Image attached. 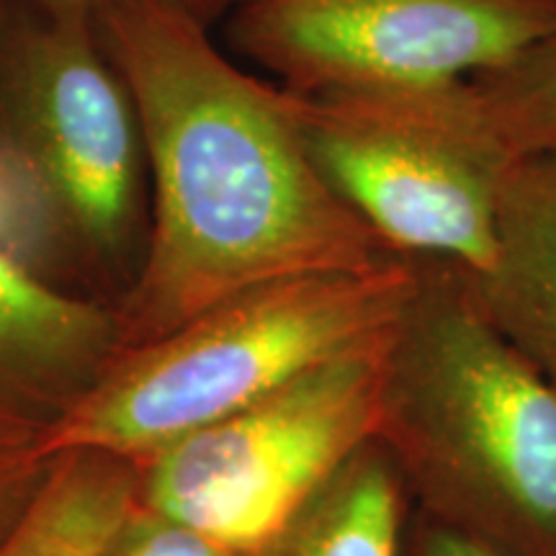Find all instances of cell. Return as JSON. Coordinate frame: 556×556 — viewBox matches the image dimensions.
<instances>
[{
  "label": "cell",
  "instance_id": "1",
  "mask_svg": "<svg viewBox=\"0 0 556 556\" xmlns=\"http://www.w3.org/2000/svg\"><path fill=\"white\" fill-rule=\"evenodd\" d=\"M96 21L150 173L148 242L114 304L122 351L242 291L405 258L317 168L287 90L227 60L208 26L163 0H96Z\"/></svg>",
  "mask_w": 556,
  "mask_h": 556
},
{
  "label": "cell",
  "instance_id": "2",
  "mask_svg": "<svg viewBox=\"0 0 556 556\" xmlns=\"http://www.w3.org/2000/svg\"><path fill=\"white\" fill-rule=\"evenodd\" d=\"M0 165V245L41 278L54 263L122 294L131 287L150 229L148 150L96 0H13Z\"/></svg>",
  "mask_w": 556,
  "mask_h": 556
},
{
  "label": "cell",
  "instance_id": "3",
  "mask_svg": "<svg viewBox=\"0 0 556 556\" xmlns=\"http://www.w3.org/2000/svg\"><path fill=\"white\" fill-rule=\"evenodd\" d=\"M415 287V261L394 258L242 291L170 336L124 348L39 451H101L139 467L299 374L384 340Z\"/></svg>",
  "mask_w": 556,
  "mask_h": 556
},
{
  "label": "cell",
  "instance_id": "4",
  "mask_svg": "<svg viewBox=\"0 0 556 556\" xmlns=\"http://www.w3.org/2000/svg\"><path fill=\"white\" fill-rule=\"evenodd\" d=\"M415 266L389 387L430 456L505 520L556 539V384L482 309L467 270Z\"/></svg>",
  "mask_w": 556,
  "mask_h": 556
},
{
  "label": "cell",
  "instance_id": "5",
  "mask_svg": "<svg viewBox=\"0 0 556 556\" xmlns=\"http://www.w3.org/2000/svg\"><path fill=\"white\" fill-rule=\"evenodd\" d=\"M392 332L139 464V503L232 554L266 544L384 422Z\"/></svg>",
  "mask_w": 556,
  "mask_h": 556
},
{
  "label": "cell",
  "instance_id": "6",
  "mask_svg": "<svg viewBox=\"0 0 556 556\" xmlns=\"http://www.w3.org/2000/svg\"><path fill=\"white\" fill-rule=\"evenodd\" d=\"M289 101L317 168L392 253L469 276L492 266L513 163L458 119L443 88Z\"/></svg>",
  "mask_w": 556,
  "mask_h": 556
},
{
  "label": "cell",
  "instance_id": "7",
  "mask_svg": "<svg viewBox=\"0 0 556 556\" xmlns=\"http://www.w3.org/2000/svg\"><path fill=\"white\" fill-rule=\"evenodd\" d=\"M227 24L289 93H409L505 65L556 29V0H245Z\"/></svg>",
  "mask_w": 556,
  "mask_h": 556
},
{
  "label": "cell",
  "instance_id": "8",
  "mask_svg": "<svg viewBox=\"0 0 556 556\" xmlns=\"http://www.w3.org/2000/svg\"><path fill=\"white\" fill-rule=\"evenodd\" d=\"M122 353L116 309L0 245V443L41 446Z\"/></svg>",
  "mask_w": 556,
  "mask_h": 556
},
{
  "label": "cell",
  "instance_id": "9",
  "mask_svg": "<svg viewBox=\"0 0 556 556\" xmlns=\"http://www.w3.org/2000/svg\"><path fill=\"white\" fill-rule=\"evenodd\" d=\"M469 278L500 332L556 374V155L507 165L495 261Z\"/></svg>",
  "mask_w": 556,
  "mask_h": 556
},
{
  "label": "cell",
  "instance_id": "10",
  "mask_svg": "<svg viewBox=\"0 0 556 556\" xmlns=\"http://www.w3.org/2000/svg\"><path fill=\"white\" fill-rule=\"evenodd\" d=\"M139 500V467L101 451L58 456L0 556H103Z\"/></svg>",
  "mask_w": 556,
  "mask_h": 556
},
{
  "label": "cell",
  "instance_id": "11",
  "mask_svg": "<svg viewBox=\"0 0 556 556\" xmlns=\"http://www.w3.org/2000/svg\"><path fill=\"white\" fill-rule=\"evenodd\" d=\"M397 539L392 477L358 454L266 544L238 556H397Z\"/></svg>",
  "mask_w": 556,
  "mask_h": 556
},
{
  "label": "cell",
  "instance_id": "12",
  "mask_svg": "<svg viewBox=\"0 0 556 556\" xmlns=\"http://www.w3.org/2000/svg\"><path fill=\"white\" fill-rule=\"evenodd\" d=\"M443 93L458 119L507 163L556 155V29Z\"/></svg>",
  "mask_w": 556,
  "mask_h": 556
},
{
  "label": "cell",
  "instance_id": "13",
  "mask_svg": "<svg viewBox=\"0 0 556 556\" xmlns=\"http://www.w3.org/2000/svg\"><path fill=\"white\" fill-rule=\"evenodd\" d=\"M103 556H238L197 528L137 505L124 520Z\"/></svg>",
  "mask_w": 556,
  "mask_h": 556
},
{
  "label": "cell",
  "instance_id": "14",
  "mask_svg": "<svg viewBox=\"0 0 556 556\" xmlns=\"http://www.w3.org/2000/svg\"><path fill=\"white\" fill-rule=\"evenodd\" d=\"M54 464L58 458L45 456L37 446L0 443V548L26 518Z\"/></svg>",
  "mask_w": 556,
  "mask_h": 556
},
{
  "label": "cell",
  "instance_id": "15",
  "mask_svg": "<svg viewBox=\"0 0 556 556\" xmlns=\"http://www.w3.org/2000/svg\"><path fill=\"white\" fill-rule=\"evenodd\" d=\"M163 3L173 5V9L186 11L189 16H193L201 24L212 29L214 24L222 18H229L235 11L240 9L245 0H163Z\"/></svg>",
  "mask_w": 556,
  "mask_h": 556
},
{
  "label": "cell",
  "instance_id": "16",
  "mask_svg": "<svg viewBox=\"0 0 556 556\" xmlns=\"http://www.w3.org/2000/svg\"><path fill=\"white\" fill-rule=\"evenodd\" d=\"M426 556H497L492 548L479 544L475 539L456 536V533H443L430 541Z\"/></svg>",
  "mask_w": 556,
  "mask_h": 556
},
{
  "label": "cell",
  "instance_id": "17",
  "mask_svg": "<svg viewBox=\"0 0 556 556\" xmlns=\"http://www.w3.org/2000/svg\"><path fill=\"white\" fill-rule=\"evenodd\" d=\"M13 0H0V39H3L5 24H9ZM0 191H3V165H0Z\"/></svg>",
  "mask_w": 556,
  "mask_h": 556
}]
</instances>
